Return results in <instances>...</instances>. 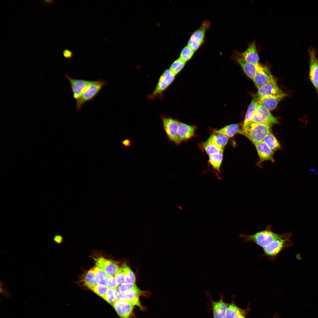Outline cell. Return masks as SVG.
<instances>
[{
    "label": "cell",
    "instance_id": "obj_18",
    "mask_svg": "<svg viewBox=\"0 0 318 318\" xmlns=\"http://www.w3.org/2000/svg\"><path fill=\"white\" fill-rule=\"evenodd\" d=\"M234 57L245 74L252 80L256 74L261 64H254L245 61L236 53Z\"/></svg>",
    "mask_w": 318,
    "mask_h": 318
},
{
    "label": "cell",
    "instance_id": "obj_30",
    "mask_svg": "<svg viewBox=\"0 0 318 318\" xmlns=\"http://www.w3.org/2000/svg\"><path fill=\"white\" fill-rule=\"evenodd\" d=\"M185 63V62L179 58L172 63L169 69L176 75L183 69Z\"/></svg>",
    "mask_w": 318,
    "mask_h": 318
},
{
    "label": "cell",
    "instance_id": "obj_13",
    "mask_svg": "<svg viewBox=\"0 0 318 318\" xmlns=\"http://www.w3.org/2000/svg\"><path fill=\"white\" fill-rule=\"evenodd\" d=\"M235 53L239 57L247 62L254 64H259V58L255 42H253L243 52Z\"/></svg>",
    "mask_w": 318,
    "mask_h": 318
},
{
    "label": "cell",
    "instance_id": "obj_10",
    "mask_svg": "<svg viewBox=\"0 0 318 318\" xmlns=\"http://www.w3.org/2000/svg\"><path fill=\"white\" fill-rule=\"evenodd\" d=\"M308 52L310 57L309 78L318 94V60L313 48H309Z\"/></svg>",
    "mask_w": 318,
    "mask_h": 318
},
{
    "label": "cell",
    "instance_id": "obj_12",
    "mask_svg": "<svg viewBox=\"0 0 318 318\" xmlns=\"http://www.w3.org/2000/svg\"><path fill=\"white\" fill-rule=\"evenodd\" d=\"M135 305L131 301L116 300L113 306L120 318H129Z\"/></svg>",
    "mask_w": 318,
    "mask_h": 318
},
{
    "label": "cell",
    "instance_id": "obj_20",
    "mask_svg": "<svg viewBox=\"0 0 318 318\" xmlns=\"http://www.w3.org/2000/svg\"><path fill=\"white\" fill-rule=\"evenodd\" d=\"M258 101L257 98L254 97L249 104L241 130L246 129L251 123L256 112Z\"/></svg>",
    "mask_w": 318,
    "mask_h": 318
},
{
    "label": "cell",
    "instance_id": "obj_21",
    "mask_svg": "<svg viewBox=\"0 0 318 318\" xmlns=\"http://www.w3.org/2000/svg\"><path fill=\"white\" fill-rule=\"evenodd\" d=\"M213 315L214 318H224L228 304L222 299L218 302L212 301Z\"/></svg>",
    "mask_w": 318,
    "mask_h": 318
},
{
    "label": "cell",
    "instance_id": "obj_23",
    "mask_svg": "<svg viewBox=\"0 0 318 318\" xmlns=\"http://www.w3.org/2000/svg\"><path fill=\"white\" fill-rule=\"evenodd\" d=\"M228 138L224 134L215 132L210 136L208 140L219 147L224 148L227 144Z\"/></svg>",
    "mask_w": 318,
    "mask_h": 318
},
{
    "label": "cell",
    "instance_id": "obj_1",
    "mask_svg": "<svg viewBox=\"0 0 318 318\" xmlns=\"http://www.w3.org/2000/svg\"><path fill=\"white\" fill-rule=\"evenodd\" d=\"M271 226H268L265 230L252 235L241 234L240 237L245 241L253 242L263 248L274 241L281 238L284 235V233L279 234L274 233L271 230Z\"/></svg>",
    "mask_w": 318,
    "mask_h": 318
},
{
    "label": "cell",
    "instance_id": "obj_31",
    "mask_svg": "<svg viewBox=\"0 0 318 318\" xmlns=\"http://www.w3.org/2000/svg\"><path fill=\"white\" fill-rule=\"evenodd\" d=\"M194 52H195L187 45L182 49L179 58L186 62L192 57Z\"/></svg>",
    "mask_w": 318,
    "mask_h": 318
},
{
    "label": "cell",
    "instance_id": "obj_3",
    "mask_svg": "<svg viewBox=\"0 0 318 318\" xmlns=\"http://www.w3.org/2000/svg\"><path fill=\"white\" fill-rule=\"evenodd\" d=\"M107 83L106 81L102 79L91 81L81 97L76 100V110H80L84 104L93 101Z\"/></svg>",
    "mask_w": 318,
    "mask_h": 318
},
{
    "label": "cell",
    "instance_id": "obj_9",
    "mask_svg": "<svg viewBox=\"0 0 318 318\" xmlns=\"http://www.w3.org/2000/svg\"><path fill=\"white\" fill-rule=\"evenodd\" d=\"M64 76L69 82L73 97L76 100L81 97L91 81L73 78L69 75L67 74H64Z\"/></svg>",
    "mask_w": 318,
    "mask_h": 318
},
{
    "label": "cell",
    "instance_id": "obj_32",
    "mask_svg": "<svg viewBox=\"0 0 318 318\" xmlns=\"http://www.w3.org/2000/svg\"><path fill=\"white\" fill-rule=\"evenodd\" d=\"M122 266L125 275V283H134L135 277L133 272L125 264H124Z\"/></svg>",
    "mask_w": 318,
    "mask_h": 318
},
{
    "label": "cell",
    "instance_id": "obj_26",
    "mask_svg": "<svg viewBox=\"0 0 318 318\" xmlns=\"http://www.w3.org/2000/svg\"><path fill=\"white\" fill-rule=\"evenodd\" d=\"M263 141L273 153L281 148L279 143L271 132L266 136Z\"/></svg>",
    "mask_w": 318,
    "mask_h": 318
},
{
    "label": "cell",
    "instance_id": "obj_27",
    "mask_svg": "<svg viewBox=\"0 0 318 318\" xmlns=\"http://www.w3.org/2000/svg\"><path fill=\"white\" fill-rule=\"evenodd\" d=\"M203 146L207 154L209 156L219 153H223L224 148L217 146L208 140L203 143Z\"/></svg>",
    "mask_w": 318,
    "mask_h": 318
},
{
    "label": "cell",
    "instance_id": "obj_4",
    "mask_svg": "<svg viewBox=\"0 0 318 318\" xmlns=\"http://www.w3.org/2000/svg\"><path fill=\"white\" fill-rule=\"evenodd\" d=\"M292 233H284L281 238L276 240L263 248L264 254L271 260H274L284 248L290 247L292 243L290 240Z\"/></svg>",
    "mask_w": 318,
    "mask_h": 318
},
{
    "label": "cell",
    "instance_id": "obj_41",
    "mask_svg": "<svg viewBox=\"0 0 318 318\" xmlns=\"http://www.w3.org/2000/svg\"><path fill=\"white\" fill-rule=\"evenodd\" d=\"M235 318H246L244 311L243 310Z\"/></svg>",
    "mask_w": 318,
    "mask_h": 318
},
{
    "label": "cell",
    "instance_id": "obj_39",
    "mask_svg": "<svg viewBox=\"0 0 318 318\" xmlns=\"http://www.w3.org/2000/svg\"><path fill=\"white\" fill-rule=\"evenodd\" d=\"M53 240L57 244H60L63 242V238L61 235H56L54 236Z\"/></svg>",
    "mask_w": 318,
    "mask_h": 318
},
{
    "label": "cell",
    "instance_id": "obj_33",
    "mask_svg": "<svg viewBox=\"0 0 318 318\" xmlns=\"http://www.w3.org/2000/svg\"><path fill=\"white\" fill-rule=\"evenodd\" d=\"M109 288L107 285L97 284L91 290L98 295L103 298L107 292Z\"/></svg>",
    "mask_w": 318,
    "mask_h": 318
},
{
    "label": "cell",
    "instance_id": "obj_40",
    "mask_svg": "<svg viewBox=\"0 0 318 318\" xmlns=\"http://www.w3.org/2000/svg\"><path fill=\"white\" fill-rule=\"evenodd\" d=\"M123 145L125 147H128L131 145L130 141L129 139H126L122 141Z\"/></svg>",
    "mask_w": 318,
    "mask_h": 318
},
{
    "label": "cell",
    "instance_id": "obj_16",
    "mask_svg": "<svg viewBox=\"0 0 318 318\" xmlns=\"http://www.w3.org/2000/svg\"><path fill=\"white\" fill-rule=\"evenodd\" d=\"M286 94L284 92L279 95L258 97L257 99L269 111L275 109L279 101L285 97Z\"/></svg>",
    "mask_w": 318,
    "mask_h": 318
},
{
    "label": "cell",
    "instance_id": "obj_2",
    "mask_svg": "<svg viewBox=\"0 0 318 318\" xmlns=\"http://www.w3.org/2000/svg\"><path fill=\"white\" fill-rule=\"evenodd\" d=\"M271 127L266 124L252 122L246 129L240 130L238 133L247 137L255 145L263 140L271 132Z\"/></svg>",
    "mask_w": 318,
    "mask_h": 318
},
{
    "label": "cell",
    "instance_id": "obj_29",
    "mask_svg": "<svg viewBox=\"0 0 318 318\" xmlns=\"http://www.w3.org/2000/svg\"><path fill=\"white\" fill-rule=\"evenodd\" d=\"M242 310L234 304H229L227 305L225 317L226 318H235Z\"/></svg>",
    "mask_w": 318,
    "mask_h": 318
},
{
    "label": "cell",
    "instance_id": "obj_22",
    "mask_svg": "<svg viewBox=\"0 0 318 318\" xmlns=\"http://www.w3.org/2000/svg\"><path fill=\"white\" fill-rule=\"evenodd\" d=\"M241 124H232L226 125L218 130H216L215 132L222 134L228 138L233 137L240 131Z\"/></svg>",
    "mask_w": 318,
    "mask_h": 318
},
{
    "label": "cell",
    "instance_id": "obj_28",
    "mask_svg": "<svg viewBox=\"0 0 318 318\" xmlns=\"http://www.w3.org/2000/svg\"><path fill=\"white\" fill-rule=\"evenodd\" d=\"M223 153H219L209 156V161L216 170L219 171L223 160Z\"/></svg>",
    "mask_w": 318,
    "mask_h": 318
},
{
    "label": "cell",
    "instance_id": "obj_11",
    "mask_svg": "<svg viewBox=\"0 0 318 318\" xmlns=\"http://www.w3.org/2000/svg\"><path fill=\"white\" fill-rule=\"evenodd\" d=\"M252 80L257 88L266 84L276 81L268 68L261 64Z\"/></svg>",
    "mask_w": 318,
    "mask_h": 318
},
{
    "label": "cell",
    "instance_id": "obj_5",
    "mask_svg": "<svg viewBox=\"0 0 318 318\" xmlns=\"http://www.w3.org/2000/svg\"><path fill=\"white\" fill-rule=\"evenodd\" d=\"M175 76L169 69L165 70L160 76L153 92L147 96L149 100L162 99L163 93L175 80Z\"/></svg>",
    "mask_w": 318,
    "mask_h": 318
},
{
    "label": "cell",
    "instance_id": "obj_36",
    "mask_svg": "<svg viewBox=\"0 0 318 318\" xmlns=\"http://www.w3.org/2000/svg\"><path fill=\"white\" fill-rule=\"evenodd\" d=\"M137 287L134 283H125L120 285L119 286L118 289L120 293L125 294L131 290Z\"/></svg>",
    "mask_w": 318,
    "mask_h": 318
},
{
    "label": "cell",
    "instance_id": "obj_34",
    "mask_svg": "<svg viewBox=\"0 0 318 318\" xmlns=\"http://www.w3.org/2000/svg\"><path fill=\"white\" fill-rule=\"evenodd\" d=\"M102 298L109 304L113 305L116 300L114 289L109 288L106 293Z\"/></svg>",
    "mask_w": 318,
    "mask_h": 318
},
{
    "label": "cell",
    "instance_id": "obj_15",
    "mask_svg": "<svg viewBox=\"0 0 318 318\" xmlns=\"http://www.w3.org/2000/svg\"><path fill=\"white\" fill-rule=\"evenodd\" d=\"M259 158L257 165L260 166L262 162L266 160L274 162V153L266 144L262 141L254 145Z\"/></svg>",
    "mask_w": 318,
    "mask_h": 318
},
{
    "label": "cell",
    "instance_id": "obj_14",
    "mask_svg": "<svg viewBox=\"0 0 318 318\" xmlns=\"http://www.w3.org/2000/svg\"><path fill=\"white\" fill-rule=\"evenodd\" d=\"M96 266L105 271L109 276H115L119 267L113 261L103 257L95 259Z\"/></svg>",
    "mask_w": 318,
    "mask_h": 318
},
{
    "label": "cell",
    "instance_id": "obj_6",
    "mask_svg": "<svg viewBox=\"0 0 318 318\" xmlns=\"http://www.w3.org/2000/svg\"><path fill=\"white\" fill-rule=\"evenodd\" d=\"M210 25V21L205 20L200 27L191 34L187 45L195 52L198 50L204 43L206 31L209 28Z\"/></svg>",
    "mask_w": 318,
    "mask_h": 318
},
{
    "label": "cell",
    "instance_id": "obj_43",
    "mask_svg": "<svg viewBox=\"0 0 318 318\" xmlns=\"http://www.w3.org/2000/svg\"><path fill=\"white\" fill-rule=\"evenodd\" d=\"M274 318H275V317H274Z\"/></svg>",
    "mask_w": 318,
    "mask_h": 318
},
{
    "label": "cell",
    "instance_id": "obj_42",
    "mask_svg": "<svg viewBox=\"0 0 318 318\" xmlns=\"http://www.w3.org/2000/svg\"><path fill=\"white\" fill-rule=\"evenodd\" d=\"M224 318H226V317H224Z\"/></svg>",
    "mask_w": 318,
    "mask_h": 318
},
{
    "label": "cell",
    "instance_id": "obj_38",
    "mask_svg": "<svg viewBox=\"0 0 318 318\" xmlns=\"http://www.w3.org/2000/svg\"><path fill=\"white\" fill-rule=\"evenodd\" d=\"M62 53L63 56L67 59H71L73 57V52L67 49H64L62 51Z\"/></svg>",
    "mask_w": 318,
    "mask_h": 318
},
{
    "label": "cell",
    "instance_id": "obj_35",
    "mask_svg": "<svg viewBox=\"0 0 318 318\" xmlns=\"http://www.w3.org/2000/svg\"><path fill=\"white\" fill-rule=\"evenodd\" d=\"M115 277L119 284L122 285L125 283V275L122 266L118 268Z\"/></svg>",
    "mask_w": 318,
    "mask_h": 318
},
{
    "label": "cell",
    "instance_id": "obj_8",
    "mask_svg": "<svg viewBox=\"0 0 318 318\" xmlns=\"http://www.w3.org/2000/svg\"><path fill=\"white\" fill-rule=\"evenodd\" d=\"M161 118L163 129L170 141L177 144H180L177 138L179 122L172 117L165 116H161Z\"/></svg>",
    "mask_w": 318,
    "mask_h": 318
},
{
    "label": "cell",
    "instance_id": "obj_7",
    "mask_svg": "<svg viewBox=\"0 0 318 318\" xmlns=\"http://www.w3.org/2000/svg\"><path fill=\"white\" fill-rule=\"evenodd\" d=\"M252 122L264 123L271 125L278 122L277 118L259 101Z\"/></svg>",
    "mask_w": 318,
    "mask_h": 318
},
{
    "label": "cell",
    "instance_id": "obj_24",
    "mask_svg": "<svg viewBox=\"0 0 318 318\" xmlns=\"http://www.w3.org/2000/svg\"><path fill=\"white\" fill-rule=\"evenodd\" d=\"M92 269L97 284L107 285L109 276L107 273L97 266L94 267Z\"/></svg>",
    "mask_w": 318,
    "mask_h": 318
},
{
    "label": "cell",
    "instance_id": "obj_37",
    "mask_svg": "<svg viewBox=\"0 0 318 318\" xmlns=\"http://www.w3.org/2000/svg\"><path fill=\"white\" fill-rule=\"evenodd\" d=\"M119 284L115 277L109 276L107 286L109 288L115 289L117 288Z\"/></svg>",
    "mask_w": 318,
    "mask_h": 318
},
{
    "label": "cell",
    "instance_id": "obj_19",
    "mask_svg": "<svg viewBox=\"0 0 318 318\" xmlns=\"http://www.w3.org/2000/svg\"><path fill=\"white\" fill-rule=\"evenodd\" d=\"M195 130V127L193 126L179 122L177 138L180 143L191 138L194 135Z\"/></svg>",
    "mask_w": 318,
    "mask_h": 318
},
{
    "label": "cell",
    "instance_id": "obj_17",
    "mask_svg": "<svg viewBox=\"0 0 318 318\" xmlns=\"http://www.w3.org/2000/svg\"><path fill=\"white\" fill-rule=\"evenodd\" d=\"M257 89L258 97L277 95L283 93L278 86L276 81L266 84Z\"/></svg>",
    "mask_w": 318,
    "mask_h": 318
},
{
    "label": "cell",
    "instance_id": "obj_25",
    "mask_svg": "<svg viewBox=\"0 0 318 318\" xmlns=\"http://www.w3.org/2000/svg\"><path fill=\"white\" fill-rule=\"evenodd\" d=\"M82 281L84 285L91 290L97 284L92 268L87 271L83 276Z\"/></svg>",
    "mask_w": 318,
    "mask_h": 318
}]
</instances>
